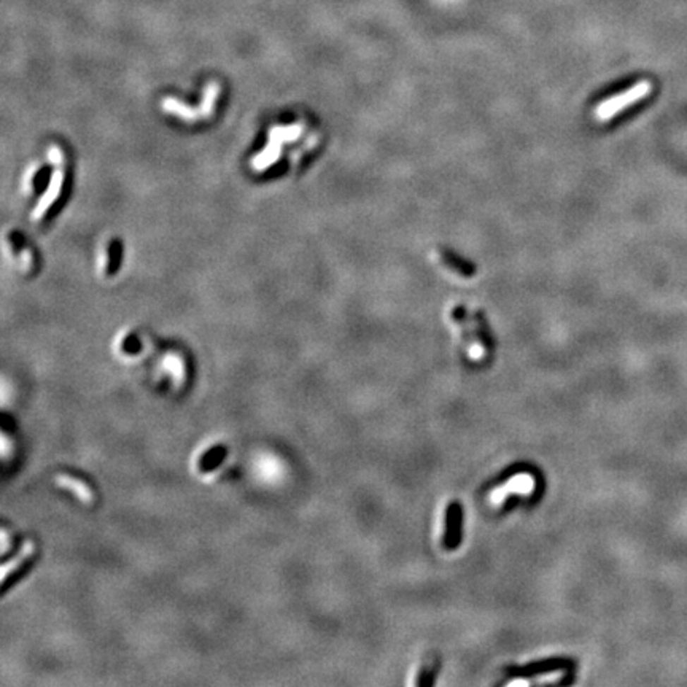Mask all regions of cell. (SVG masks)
I'll return each instance as SVG.
<instances>
[{"label": "cell", "instance_id": "277c9868", "mask_svg": "<svg viewBox=\"0 0 687 687\" xmlns=\"http://www.w3.org/2000/svg\"><path fill=\"white\" fill-rule=\"evenodd\" d=\"M56 482H58L59 487H66V489L72 490L83 503L92 501V492L83 482H80V480L68 478L66 474H59V476H56Z\"/></svg>", "mask_w": 687, "mask_h": 687}, {"label": "cell", "instance_id": "7a4b0ae2", "mask_svg": "<svg viewBox=\"0 0 687 687\" xmlns=\"http://www.w3.org/2000/svg\"><path fill=\"white\" fill-rule=\"evenodd\" d=\"M536 489V479L532 470L527 471H519V473H506L504 479L501 482L495 485V490H493L490 499L493 503L497 501H512L514 499V493L517 495H522L523 498H533V492Z\"/></svg>", "mask_w": 687, "mask_h": 687}, {"label": "cell", "instance_id": "5b68a950", "mask_svg": "<svg viewBox=\"0 0 687 687\" xmlns=\"http://www.w3.org/2000/svg\"><path fill=\"white\" fill-rule=\"evenodd\" d=\"M32 551H34V549H32V545H30V542H29L28 546H24V547H23V551H21L20 554H18V557H16L13 561H11L10 565H5V566H4V570H2V573H4V580L7 579L8 573H10L11 570H16V568L20 566L24 560H28V559L30 557V554H32Z\"/></svg>", "mask_w": 687, "mask_h": 687}, {"label": "cell", "instance_id": "3957f363", "mask_svg": "<svg viewBox=\"0 0 687 687\" xmlns=\"http://www.w3.org/2000/svg\"><path fill=\"white\" fill-rule=\"evenodd\" d=\"M460 540H461V508L460 504L452 503L449 506L447 530H446V541L449 549H454V546L457 545V542H460Z\"/></svg>", "mask_w": 687, "mask_h": 687}, {"label": "cell", "instance_id": "6da1fadb", "mask_svg": "<svg viewBox=\"0 0 687 687\" xmlns=\"http://www.w3.org/2000/svg\"><path fill=\"white\" fill-rule=\"evenodd\" d=\"M651 92H652L651 81L641 80L638 83L630 86V88L624 92L604 99V101L600 105H597L595 110H593V118L600 123H607L609 120H613V118L617 116V114H621L622 110H627L628 107H632V105L643 101V99L648 97Z\"/></svg>", "mask_w": 687, "mask_h": 687}]
</instances>
